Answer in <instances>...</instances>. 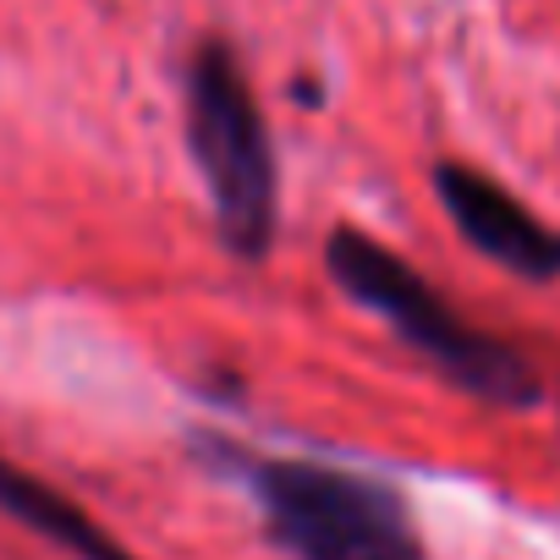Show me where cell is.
I'll use <instances>...</instances> for the list:
<instances>
[{"label":"cell","instance_id":"cell-1","mask_svg":"<svg viewBox=\"0 0 560 560\" xmlns=\"http://www.w3.org/2000/svg\"><path fill=\"white\" fill-rule=\"evenodd\" d=\"M192 451L247 489L264 538L287 560H429L412 500L380 472L275 456L225 434H198Z\"/></svg>","mask_w":560,"mask_h":560},{"label":"cell","instance_id":"cell-3","mask_svg":"<svg viewBox=\"0 0 560 560\" xmlns=\"http://www.w3.org/2000/svg\"><path fill=\"white\" fill-rule=\"evenodd\" d=\"M182 138L220 247L236 264H264L280 242V165L253 78L225 34H203L182 61Z\"/></svg>","mask_w":560,"mask_h":560},{"label":"cell","instance_id":"cell-4","mask_svg":"<svg viewBox=\"0 0 560 560\" xmlns=\"http://www.w3.org/2000/svg\"><path fill=\"white\" fill-rule=\"evenodd\" d=\"M434 198L451 214L456 236L489 258L494 269L549 287L560 280V225H549L544 214H533L505 182H494L478 165L462 160H440L434 165Z\"/></svg>","mask_w":560,"mask_h":560},{"label":"cell","instance_id":"cell-5","mask_svg":"<svg viewBox=\"0 0 560 560\" xmlns=\"http://www.w3.org/2000/svg\"><path fill=\"white\" fill-rule=\"evenodd\" d=\"M0 511L18 516L28 533L50 538L61 555L72 560H138L105 522H94L78 500H67L56 483H45L39 472H28L18 456L0 451Z\"/></svg>","mask_w":560,"mask_h":560},{"label":"cell","instance_id":"cell-2","mask_svg":"<svg viewBox=\"0 0 560 560\" xmlns=\"http://www.w3.org/2000/svg\"><path fill=\"white\" fill-rule=\"evenodd\" d=\"M325 269L347 303L374 314L407 352H418L462 396L505 412H527L544 401V380L533 358H522L505 336L472 325L418 264H407L380 236L358 225H336L325 236Z\"/></svg>","mask_w":560,"mask_h":560}]
</instances>
